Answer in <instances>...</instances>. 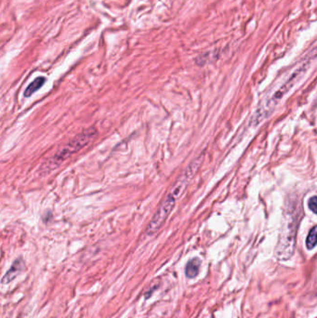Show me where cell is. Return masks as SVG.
Listing matches in <instances>:
<instances>
[{"instance_id":"6da1fadb","label":"cell","mask_w":317,"mask_h":318,"mask_svg":"<svg viewBox=\"0 0 317 318\" xmlns=\"http://www.w3.org/2000/svg\"><path fill=\"white\" fill-rule=\"evenodd\" d=\"M317 58V47L309 53L307 58L302 62V64L298 66L297 69H295V71L289 75L288 79L281 85L275 91H273V93L272 94L270 97L263 100L262 103L252 116L251 123L254 126H258L262 120L270 116L273 110L276 108V106L283 100V98L289 93L295 87V85L307 73L313 61Z\"/></svg>"},{"instance_id":"7a4b0ae2","label":"cell","mask_w":317,"mask_h":318,"mask_svg":"<svg viewBox=\"0 0 317 318\" xmlns=\"http://www.w3.org/2000/svg\"><path fill=\"white\" fill-rule=\"evenodd\" d=\"M97 135L98 131L94 128L84 130L81 133L77 134L75 138L57 150L56 153L47 160L44 169H47L48 171L57 169L71 156L89 145L97 137Z\"/></svg>"},{"instance_id":"3957f363","label":"cell","mask_w":317,"mask_h":318,"mask_svg":"<svg viewBox=\"0 0 317 318\" xmlns=\"http://www.w3.org/2000/svg\"><path fill=\"white\" fill-rule=\"evenodd\" d=\"M298 209H294V212L286 213L284 224L279 234L278 243L275 248V257L279 261H287L291 258L295 250L296 235L298 228Z\"/></svg>"},{"instance_id":"277c9868","label":"cell","mask_w":317,"mask_h":318,"mask_svg":"<svg viewBox=\"0 0 317 318\" xmlns=\"http://www.w3.org/2000/svg\"><path fill=\"white\" fill-rule=\"evenodd\" d=\"M204 160V155H200L198 158H196L195 160H193L187 167L185 170L180 175V177L177 179V181L174 182V184L171 186L168 191V195L171 197H174L176 200H178L181 195L184 193L186 190L187 186L189 185L190 182L194 176L196 175L197 170L200 168L202 162Z\"/></svg>"},{"instance_id":"5b68a950","label":"cell","mask_w":317,"mask_h":318,"mask_svg":"<svg viewBox=\"0 0 317 318\" xmlns=\"http://www.w3.org/2000/svg\"><path fill=\"white\" fill-rule=\"evenodd\" d=\"M176 199L167 194V196L163 199L161 204L159 205L157 211L152 217L148 226L146 228V234L153 235L158 232L161 227L166 223L168 216L171 214L174 206L176 205Z\"/></svg>"},{"instance_id":"8992f818","label":"cell","mask_w":317,"mask_h":318,"mask_svg":"<svg viewBox=\"0 0 317 318\" xmlns=\"http://www.w3.org/2000/svg\"><path fill=\"white\" fill-rule=\"evenodd\" d=\"M23 266H24L23 261L21 258L13 262V264L11 265L10 270L6 273L5 276L2 279L3 284H7V283H10V281L13 280L20 273L23 271Z\"/></svg>"},{"instance_id":"52a82bcc","label":"cell","mask_w":317,"mask_h":318,"mask_svg":"<svg viewBox=\"0 0 317 318\" xmlns=\"http://www.w3.org/2000/svg\"><path fill=\"white\" fill-rule=\"evenodd\" d=\"M201 266V261L198 258H194L187 262L185 274L188 278H194L198 274Z\"/></svg>"},{"instance_id":"ba28073f","label":"cell","mask_w":317,"mask_h":318,"mask_svg":"<svg viewBox=\"0 0 317 318\" xmlns=\"http://www.w3.org/2000/svg\"><path fill=\"white\" fill-rule=\"evenodd\" d=\"M45 82H46V78L43 76H39L38 78H36L24 91V96L25 97L32 96L36 91H38V90L42 88V86L45 84Z\"/></svg>"},{"instance_id":"9c48e42d","label":"cell","mask_w":317,"mask_h":318,"mask_svg":"<svg viewBox=\"0 0 317 318\" xmlns=\"http://www.w3.org/2000/svg\"><path fill=\"white\" fill-rule=\"evenodd\" d=\"M317 245V225L314 226L307 235L306 247L308 250H313Z\"/></svg>"},{"instance_id":"30bf717a","label":"cell","mask_w":317,"mask_h":318,"mask_svg":"<svg viewBox=\"0 0 317 318\" xmlns=\"http://www.w3.org/2000/svg\"><path fill=\"white\" fill-rule=\"evenodd\" d=\"M308 206L310 208V210L315 213V214H317V197H312L310 199H309V202H308Z\"/></svg>"}]
</instances>
